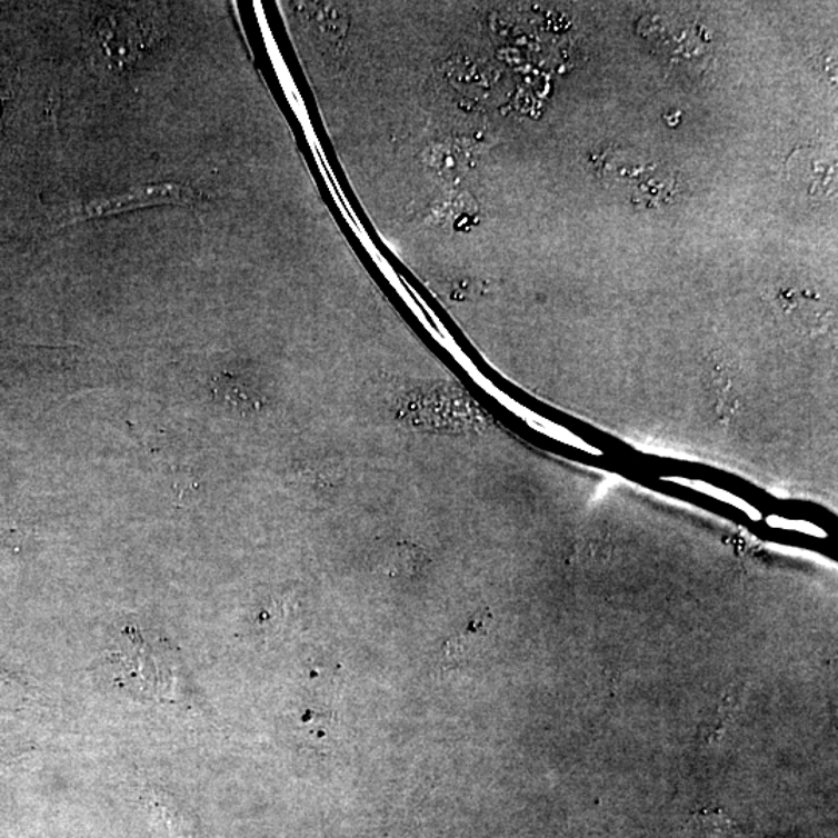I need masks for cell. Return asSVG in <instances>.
<instances>
[{"label":"cell","instance_id":"1","mask_svg":"<svg viewBox=\"0 0 838 838\" xmlns=\"http://www.w3.org/2000/svg\"><path fill=\"white\" fill-rule=\"evenodd\" d=\"M202 194L193 188L182 183H152L132 190L131 193L117 196V198L98 199L86 202L80 207H72L68 213L61 217V227L77 225L111 215L124 213L143 209V207L166 206V203H191L201 201Z\"/></svg>","mask_w":838,"mask_h":838},{"label":"cell","instance_id":"2","mask_svg":"<svg viewBox=\"0 0 838 838\" xmlns=\"http://www.w3.org/2000/svg\"><path fill=\"white\" fill-rule=\"evenodd\" d=\"M213 397L217 401L226 402L235 407V409L248 410L255 409L257 401L250 395V391L246 389L245 383L237 381L232 376L227 378H218L213 383Z\"/></svg>","mask_w":838,"mask_h":838},{"label":"cell","instance_id":"3","mask_svg":"<svg viewBox=\"0 0 838 838\" xmlns=\"http://www.w3.org/2000/svg\"><path fill=\"white\" fill-rule=\"evenodd\" d=\"M425 562L426 556L421 548L410 546V543H401L391 555L387 570H389L391 577H412L422 569Z\"/></svg>","mask_w":838,"mask_h":838},{"label":"cell","instance_id":"4","mask_svg":"<svg viewBox=\"0 0 838 838\" xmlns=\"http://www.w3.org/2000/svg\"><path fill=\"white\" fill-rule=\"evenodd\" d=\"M489 620H491L489 615H479V617L473 618L471 625L466 628L463 634L453 637L452 640L446 644L445 649H442L446 657L452 660H460L472 648V638L483 636L487 632V622Z\"/></svg>","mask_w":838,"mask_h":838},{"label":"cell","instance_id":"5","mask_svg":"<svg viewBox=\"0 0 838 838\" xmlns=\"http://www.w3.org/2000/svg\"><path fill=\"white\" fill-rule=\"evenodd\" d=\"M705 828L710 831L712 837L716 838H736L735 826L728 821V818L722 817L720 812H711V810H705L704 816H700Z\"/></svg>","mask_w":838,"mask_h":838}]
</instances>
